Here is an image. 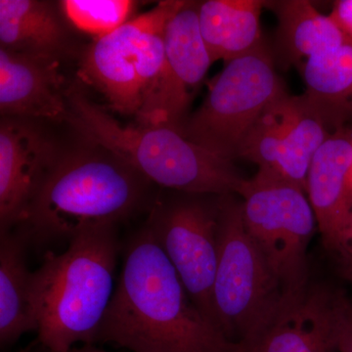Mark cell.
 Returning a JSON list of instances; mask_svg holds the SVG:
<instances>
[{
    "instance_id": "cell-1",
    "label": "cell",
    "mask_w": 352,
    "mask_h": 352,
    "mask_svg": "<svg viewBox=\"0 0 352 352\" xmlns=\"http://www.w3.org/2000/svg\"><path fill=\"white\" fill-rule=\"evenodd\" d=\"M95 342L133 352H243L192 302L147 226L126 247L124 266Z\"/></svg>"
},
{
    "instance_id": "cell-2",
    "label": "cell",
    "mask_w": 352,
    "mask_h": 352,
    "mask_svg": "<svg viewBox=\"0 0 352 352\" xmlns=\"http://www.w3.org/2000/svg\"><path fill=\"white\" fill-rule=\"evenodd\" d=\"M119 251L115 224L90 227L72 238L63 254L46 252L32 272L38 340L50 352L95 344L115 293Z\"/></svg>"
},
{
    "instance_id": "cell-3",
    "label": "cell",
    "mask_w": 352,
    "mask_h": 352,
    "mask_svg": "<svg viewBox=\"0 0 352 352\" xmlns=\"http://www.w3.org/2000/svg\"><path fill=\"white\" fill-rule=\"evenodd\" d=\"M60 154L28 208L25 235L71 240L90 227L117 224L147 204L151 184L101 146Z\"/></svg>"
},
{
    "instance_id": "cell-4",
    "label": "cell",
    "mask_w": 352,
    "mask_h": 352,
    "mask_svg": "<svg viewBox=\"0 0 352 352\" xmlns=\"http://www.w3.org/2000/svg\"><path fill=\"white\" fill-rule=\"evenodd\" d=\"M68 120L87 142L101 146L150 183L180 193L237 194L244 182L233 161L168 126H122L80 90L68 94Z\"/></svg>"
},
{
    "instance_id": "cell-5",
    "label": "cell",
    "mask_w": 352,
    "mask_h": 352,
    "mask_svg": "<svg viewBox=\"0 0 352 352\" xmlns=\"http://www.w3.org/2000/svg\"><path fill=\"white\" fill-rule=\"evenodd\" d=\"M233 195L219 196L212 307L217 327L245 349L270 327L291 298L248 233L241 201Z\"/></svg>"
},
{
    "instance_id": "cell-6",
    "label": "cell",
    "mask_w": 352,
    "mask_h": 352,
    "mask_svg": "<svg viewBox=\"0 0 352 352\" xmlns=\"http://www.w3.org/2000/svg\"><path fill=\"white\" fill-rule=\"evenodd\" d=\"M183 2H159L83 52L80 75L113 111L140 117L163 69L166 25Z\"/></svg>"
},
{
    "instance_id": "cell-7",
    "label": "cell",
    "mask_w": 352,
    "mask_h": 352,
    "mask_svg": "<svg viewBox=\"0 0 352 352\" xmlns=\"http://www.w3.org/2000/svg\"><path fill=\"white\" fill-rule=\"evenodd\" d=\"M286 94L274 59L263 43L226 63L180 132L208 151L234 161L266 109Z\"/></svg>"
},
{
    "instance_id": "cell-8",
    "label": "cell",
    "mask_w": 352,
    "mask_h": 352,
    "mask_svg": "<svg viewBox=\"0 0 352 352\" xmlns=\"http://www.w3.org/2000/svg\"><path fill=\"white\" fill-rule=\"evenodd\" d=\"M248 233L288 298L310 285L307 250L317 228L307 192L283 178L258 170L237 191Z\"/></svg>"
},
{
    "instance_id": "cell-9",
    "label": "cell",
    "mask_w": 352,
    "mask_h": 352,
    "mask_svg": "<svg viewBox=\"0 0 352 352\" xmlns=\"http://www.w3.org/2000/svg\"><path fill=\"white\" fill-rule=\"evenodd\" d=\"M219 196L182 193L157 201L145 224L192 302L217 327L212 291L219 263Z\"/></svg>"
},
{
    "instance_id": "cell-10",
    "label": "cell",
    "mask_w": 352,
    "mask_h": 352,
    "mask_svg": "<svg viewBox=\"0 0 352 352\" xmlns=\"http://www.w3.org/2000/svg\"><path fill=\"white\" fill-rule=\"evenodd\" d=\"M328 126L302 96L288 94L266 109L241 146L238 159L283 178L307 192L314 155L330 135Z\"/></svg>"
},
{
    "instance_id": "cell-11",
    "label": "cell",
    "mask_w": 352,
    "mask_h": 352,
    "mask_svg": "<svg viewBox=\"0 0 352 352\" xmlns=\"http://www.w3.org/2000/svg\"><path fill=\"white\" fill-rule=\"evenodd\" d=\"M212 63L199 25L198 4L184 1L166 25L163 69L138 124L182 131Z\"/></svg>"
},
{
    "instance_id": "cell-12",
    "label": "cell",
    "mask_w": 352,
    "mask_h": 352,
    "mask_svg": "<svg viewBox=\"0 0 352 352\" xmlns=\"http://www.w3.org/2000/svg\"><path fill=\"white\" fill-rule=\"evenodd\" d=\"M55 145L28 120L6 118L0 124V231L24 219L28 208L56 163Z\"/></svg>"
},
{
    "instance_id": "cell-13",
    "label": "cell",
    "mask_w": 352,
    "mask_h": 352,
    "mask_svg": "<svg viewBox=\"0 0 352 352\" xmlns=\"http://www.w3.org/2000/svg\"><path fill=\"white\" fill-rule=\"evenodd\" d=\"M352 138L330 133L308 170L307 194L328 250L340 254L352 241Z\"/></svg>"
},
{
    "instance_id": "cell-14",
    "label": "cell",
    "mask_w": 352,
    "mask_h": 352,
    "mask_svg": "<svg viewBox=\"0 0 352 352\" xmlns=\"http://www.w3.org/2000/svg\"><path fill=\"white\" fill-rule=\"evenodd\" d=\"M0 111L14 119L68 120L58 60L0 48Z\"/></svg>"
},
{
    "instance_id": "cell-15",
    "label": "cell",
    "mask_w": 352,
    "mask_h": 352,
    "mask_svg": "<svg viewBox=\"0 0 352 352\" xmlns=\"http://www.w3.org/2000/svg\"><path fill=\"white\" fill-rule=\"evenodd\" d=\"M332 298L330 289L310 284L243 352H336L331 340Z\"/></svg>"
},
{
    "instance_id": "cell-16",
    "label": "cell",
    "mask_w": 352,
    "mask_h": 352,
    "mask_svg": "<svg viewBox=\"0 0 352 352\" xmlns=\"http://www.w3.org/2000/svg\"><path fill=\"white\" fill-rule=\"evenodd\" d=\"M263 0H207L198 3L200 31L212 61L228 63L263 43Z\"/></svg>"
},
{
    "instance_id": "cell-17",
    "label": "cell",
    "mask_w": 352,
    "mask_h": 352,
    "mask_svg": "<svg viewBox=\"0 0 352 352\" xmlns=\"http://www.w3.org/2000/svg\"><path fill=\"white\" fill-rule=\"evenodd\" d=\"M0 43L12 52L58 60L67 32L50 2L0 0Z\"/></svg>"
},
{
    "instance_id": "cell-18",
    "label": "cell",
    "mask_w": 352,
    "mask_h": 352,
    "mask_svg": "<svg viewBox=\"0 0 352 352\" xmlns=\"http://www.w3.org/2000/svg\"><path fill=\"white\" fill-rule=\"evenodd\" d=\"M276 15L277 45L286 61L302 66L307 59L330 52L347 38L329 15L307 0L265 1Z\"/></svg>"
},
{
    "instance_id": "cell-19",
    "label": "cell",
    "mask_w": 352,
    "mask_h": 352,
    "mask_svg": "<svg viewBox=\"0 0 352 352\" xmlns=\"http://www.w3.org/2000/svg\"><path fill=\"white\" fill-rule=\"evenodd\" d=\"M24 236L0 233V342L14 344L21 336L38 330L32 302V272L25 263Z\"/></svg>"
},
{
    "instance_id": "cell-20",
    "label": "cell",
    "mask_w": 352,
    "mask_h": 352,
    "mask_svg": "<svg viewBox=\"0 0 352 352\" xmlns=\"http://www.w3.org/2000/svg\"><path fill=\"white\" fill-rule=\"evenodd\" d=\"M300 68L305 83L302 96L328 129L352 116V39L307 59Z\"/></svg>"
},
{
    "instance_id": "cell-21",
    "label": "cell",
    "mask_w": 352,
    "mask_h": 352,
    "mask_svg": "<svg viewBox=\"0 0 352 352\" xmlns=\"http://www.w3.org/2000/svg\"><path fill=\"white\" fill-rule=\"evenodd\" d=\"M64 17L76 29L104 38L131 20L135 2L129 0H63L59 2Z\"/></svg>"
},
{
    "instance_id": "cell-22",
    "label": "cell",
    "mask_w": 352,
    "mask_h": 352,
    "mask_svg": "<svg viewBox=\"0 0 352 352\" xmlns=\"http://www.w3.org/2000/svg\"><path fill=\"white\" fill-rule=\"evenodd\" d=\"M331 340L336 352H352V302L333 292Z\"/></svg>"
},
{
    "instance_id": "cell-23",
    "label": "cell",
    "mask_w": 352,
    "mask_h": 352,
    "mask_svg": "<svg viewBox=\"0 0 352 352\" xmlns=\"http://www.w3.org/2000/svg\"><path fill=\"white\" fill-rule=\"evenodd\" d=\"M329 17L347 38L352 39V0L336 1Z\"/></svg>"
},
{
    "instance_id": "cell-24",
    "label": "cell",
    "mask_w": 352,
    "mask_h": 352,
    "mask_svg": "<svg viewBox=\"0 0 352 352\" xmlns=\"http://www.w3.org/2000/svg\"><path fill=\"white\" fill-rule=\"evenodd\" d=\"M340 256L344 261V268H346L347 276L352 281V241L346 245V249L340 252Z\"/></svg>"
},
{
    "instance_id": "cell-25",
    "label": "cell",
    "mask_w": 352,
    "mask_h": 352,
    "mask_svg": "<svg viewBox=\"0 0 352 352\" xmlns=\"http://www.w3.org/2000/svg\"><path fill=\"white\" fill-rule=\"evenodd\" d=\"M69 352H108L101 351V349H96L94 346H83L80 349H73Z\"/></svg>"
},
{
    "instance_id": "cell-26",
    "label": "cell",
    "mask_w": 352,
    "mask_h": 352,
    "mask_svg": "<svg viewBox=\"0 0 352 352\" xmlns=\"http://www.w3.org/2000/svg\"><path fill=\"white\" fill-rule=\"evenodd\" d=\"M351 187H352V170H351Z\"/></svg>"
},
{
    "instance_id": "cell-27",
    "label": "cell",
    "mask_w": 352,
    "mask_h": 352,
    "mask_svg": "<svg viewBox=\"0 0 352 352\" xmlns=\"http://www.w3.org/2000/svg\"><path fill=\"white\" fill-rule=\"evenodd\" d=\"M22 352H25V351H22Z\"/></svg>"
}]
</instances>
